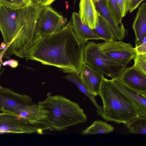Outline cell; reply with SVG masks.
Listing matches in <instances>:
<instances>
[{
    "mask_svg": "<svg viewBox=\"0 0 146 146\" xmlns=\"http://www.w3.org/2000/svg\"><path fill=\"white\" fill-rule=\"evenodd\" d=\"M40 131L38 128L29 124L15 123L0 124V133L31 134Z\"/></svg>",
    "mask_w": 146,
    "mask_h": 146,
    "instance_id": "16",
    "label": "cell"
},
{
    "mask_svg": "<svg viewBox=\"0 0 146 146\" xmlns=\"http://www.w3.org/2000/svg\"><path fill=\"white\" fill-rule=\"evenodd\" d=\"M133 59V66L137 70L146 75V54H136Z\"/></svg>",
    "mask_w": 146,
    "mask_h": 146,
    "instance_id": "23",
    "label": "cell"
},
{
    "mask_svg": "<svg viewBox=\"0 0 146 146\" xmlns=\"http://www.w3.org/2000/svg\"><path fill=\"white\" fill-rule=\"evenodd\" d=\"M94 5L97 11L111 27L116 39L122 40L127 33L123 24L120 25L117 24L108 11L104 0L95 3Z\"/></svg>",
    "mask_w": 146,
    "mask_h": 146,
    "instance_id": "11",
    "label": "cell"
},
{
    "mask_svg": "<svg viewBox=\"0 0 146 146\" xmlns=\"http://www.w3.org/2000/svg\"><path fill=\"white\" fill-rule=\"evenodd\" d=\"M15 123H25L34 126L24 119L18 117L16 114L4 112L0 113V124Z\"/></svg>",
    "mask_w": 146,
    "mask_h": 146,
    "instance_id": "22",
    "label": "cell"
},
{
    "mask_svg": "<svg viewBox=\"0 0 146 146\" xmlns=\"http://www.w3.org/2000/svg\"><path fill=\"white\" fill-rule=\"evenodd\" d=\"M132 28L135 34V47L140 45L146 36V3L144 2L139 7L133 21Z\"/></svg>",
    "mask_w": 146,
    "mask_h": 146,
    "instance_id": "12",
    "label": "cell"
},
{
    "mask_svg": "<svg viewBox=\"0 0 146 146\" xmlns=\"http://www.w3.org/2000/svg\"><path fill=\"white\" fill-rule=\"evenodd\" d=\"M114 127L107 122L101 120H96L85 129L82 131L83 135L108 134L112 132Z\"/></svg>",
    "mask_w": 146,
    "mask_h": 146,
    "instance_id": "19",
    "label": "cell"
},
{
    "mask_svg": "<svg viewBox=\"0 0 146 146\" xmlns=\"http://www.w3.org/2000/svg\"><path fill=\"white\" fill-rule=\"evenodd\" d=\"M84 59L85 64L111 79L119 78L128 64L108 57L101 52L97 43L88 40L84 48Z\"/></svg>",
    "mask_w": 146,
    "mask_h": 146,
    "instance_id": "5",
    "label": "cell"
},
{
    "mask_svg": "<svg viewBox=\"0 0 146 146\" xmlns=\"http://www.w3.org/2000/svg\"><path fill=\"white\" fill-rule=\"evenodd\" d=\"M100 96L103 104L101 116L107 121L125 124L141 116L134 103L111 80L104 78Z\"/></svg>",
    "mask_w": 146,
    "mask_h": 146,
    "instance_id": "4",
    "label": "cell"
},
{
    "mask_svg": "<svg viewBox=\"0 0 146 146\" xmlns=\"http://www.w3.org/2000/svg\"><path fill=\"white\" fill-rule=\"evenodd\" d=\"M132 0H129V5L131 2V1Z\"/></svg>",
    "mask_w": 146,
    "mask_h": 146,
    "instance_id": "36",
    "label": "cell"
},
{
    "mask_svg": "<svg viewBox=\"0 0 146 146\" xmlns=\"http://www.w3.org/2000/svg\"><path fill=\"white\" fill-rule=\"evenodd\" d=\"M145 0H132L129 7V13H132L139 6L140 4L142 1Z\"/></svg>",
    "mask_w": 146,
    "mask_h": 146,
    "instance_id": "26",
    "label": "cell"
},
{
    "mask_svg": "<svg viewBox=\"0 0 146 146\" xmlns=\"http://www.w3.org/2000/svg\"><path fill=\"white\" fill-rule=\"evenodd\" d=\"M38 104L44 117L43 130L62 131L70 126L84 123L87 120L79 105L63 96L49 95Z\"/></svg>",
    "mask_w": 146,
    "mask_h": 146,
    "instance_id": "3",
    "label": "cell"
},
{
    "mask_svg": "<svg viewBox=\"0 0 146 146\" xmlns=\"http://www.w3.org/2000/svg\"><path fill=\"white\" fill-rule=\"evenodd\" d=\"M124 125L128 129L129 133L146 134V116H139Z\"/></svg>",
    "mask_w": 146,
    "mask_h": 146,
    "instance_id": "20",
    "label": "cell"
},
{
    "mask_svg": "<svg viewBox=\"0 0 146 146\" xmlns=\"http://www.w3.org/2000/svg\"><path fill=\"white\" fill-rule=\"evenodd\" d=\"M97 44L106 56L122 63L128 64L136 55L132 44L122 40L105 41Z\"/></svg>",
    "mask_w": 146,
    "mask_h": 146,
    "instance_id": "7",
    "label": "cell"
},
{
    "mask_svg": "<svg viewBox=\"0 0 146 146\" xmlns=\"http://www.w3.org/2000/svg\"><path fill=\"white\" fill-rule=\"evenodd\" d=\"M121 11L122 17H125L129 11V0H116Z\"/></svg>",
    "mask_w": 146,
    "mask_h": 146,
    "instance_id": "24",
    "label": "cell"
},
{
    "mask_svg": "<svg viewBox=\"0 0 146 146\" xmlns=\"http://www.w3.org/2000/svg\"><path fill=\"white\" fill-rule=\"evenodd\" d=\"M33 103L32 98L29 96L19 94L0 86V111L16 114Z\"/></svg>",
    "mask_w": 146,
    "mask_h": 146,
    "instance_id": "8",
    "label": "cell"
},
{
    "mask_svg": "<svg viewBox=\"0 0 146 146\" xmlns=\"http://www.w3.org/2000/svg\"><path fill=\"white\" fill-rule=\"evenodd\" d=\"M20 8L26 6L32 2V0H17Z\"/></svg>",
    "mask_w": 146,
    "mask_h": 146,
    "instance_id": "30",
    "label": "cell"
},
{
    "mask_svg": "<svg viewBox=\"0 0 146 146\" xmlns=\"http://www.w3.org/2000/svg\"><path fill=\"white\" fill-rule=\"evenodd\" d=\"M86 44L76 36L71 20L57 32L37 37L23 58L54 66L64 73L79 75L84 63Z\"/></svg>",
    "mask_w": 146,
    "mask_h": 146,
    "instance_id": "1",
    "label": "cell"
},
{
    "mask_svg": "<svg viewBox=\"0 0 146 146\" xmlns=\"http://www.w3.org/2000/svg\"><path fill=\"white\" fill-rule=\"evenodd\" d=\"M64 77L76 84L80 91L87 96L92 102L96 108L98 115L101 116L103 113V107L98 105L95 99V97L91 94L83 85L80 78L79 75L75 74H70Z\"/></svg>",
    "mask_w": 146,
    "mask_h": 146,
    "instance_id": "18",
    "label": "cell"
},
{
    "mask_svg": "<svg viewBox=\"0 0 146 146\" xmlns=\"http://www.w3.org/2000/svg\"><path fill=\"white\" fill-rule=\"evenodd\" d=\"M44 7L33 2L17 9L0 5V30L13 54L22 58L36 38L37 21Z\"/></svg>",
    "mask_w": 146,
    "mask_h": 146,
    "instance_id": "2",
    "label": "cell"
},
{
    "mask_svg": "<svg viewBox=\"0 0 146 146\" xmlns=\"http://www.w3.org/2000/svg\"><path fill=\"white\" fill-rule=\"evenodd\" d=\"M111 80L120 90L133 101L137 107L141 116H146V96L124 85L118 78Z\"/></svg>",
    "mask_w": 146,
    "mask_h": 146,
    "instance_id": "15",
    "label": "cell"
},
{
    "mask_svg": "<svg viewBox=\"0 0 146 146\" xmlns=\"http://www.w3.org/2000/svg\"><path fill=\"white\" fill-rule=\"evenodd\" d=\"M0 46L3 50L6 49L7 47V45L3 42L1 43Z\"/></svg>",
    "mask_w": 146,
    "mask_h": 146,
    "instance_id": "33",
    "label": "cell"
},
{
    "mask_svg": "<svg viewBox=\"0 0 146 146\" xmlns=\"http://www.w3.org/2000/svg\"><path fill=\"white\" fill-rule=\"evenodd\" d=\"M79 77L82 83L88 91L95 97L100 95L101 86L104 74L84 63Z\"/></svg>",
    "mask_w": 146,
    "mask_h": 146,
    "instance_id": "10",
    "label": "cell"
},
{
    "mask_svg": "<svg viewBox=\"0 0 146 146\" xmlns=\"http://www.w3.org/2000/svg\"><path fill=\"white\" fill-rule=\"evenodd\" d=\"M67 22V19L49 5L45 7L37 21L36 38L59 31L65 27Z\"/></svg>",
    "mask_w": 146,
    "mask_h": 146,
    "instance_id": "6",
    "label": "cell"
},
{
    "mask_svg": "<svg viewBox=\"0 0 146 146\" xmlns=\"http://www.w3.org/2000/svg\"><path fill=\"white\" fill-rule=\"evenodd\" d=\"M7 47L6 48L5 50L3 49L0 46V55L3 53L4 52H5L6 50L8 48V46H7Z\"/></svg>",
    "mask_w": 146,
    "mask_h": 146,
    "instance_id": "34",
    "label": "cell"
},
{
    "mask_svg": "<svg viewBox=\"0 0 146 146\" xmlns=\"http://www.w3.org/2000/svg\"><path fill=\"white\" fill-rule=\"evenodd\" d=\"M134 48L136 54H146V36L144 37L142 44Z\"/></svg>",
    "mask_w": 146,
    "mask_h": 146,
    "instance_id": "25",
    "label": "cell"
},
{
    "mask_svg": "<svg viewBox=\"0 0 146 146\" xmlns=\"http://www.w3.org/2000/svg\"><path fill=\"white\" fill-rule=\"evenodd\" d=\"M118 79L124 85L146 96V75L133 66L126 67Z\"/></svg>",
    "mask_w": 146,
    "mask_h": 146,
    "instance_id": "9",
    "label": "cell"
},
{
    "mask_svg": "<svg viewBox=\"0 0 146 146\" xmlns=\"http://www.w3.org/2000/svg\"><path fill=\"white\" fill-rule=\"evenodd\" d=\"M108 11L117 24H123L121 23L122 17L121 11L116 0H104Z\"/></svg>",
    "mask_w": 146,
    "mask_h": 146,
    "instance_id": "21",
    "label": "cell"
},
{
    "mask_svg": "<svg viewBox=\"0 0 146 146\" xmlns=\"http://www.w3.org/2000/svg\"><path fill=\"white\" fill-rule=\"evenodd\" d=\"M16 9L20 8L17 0H11Z\"/></svg>",
    "mask_w": 146,
    "mask_h": 146,
    "instance_id": "31",
    "label": "cell"
},
{
    "mask_svg": "<svg viewBox=\"0 0 146 146\" xmlns=\"http://www.w3.org/2000/svg\"><path fill=\"white\" fill-rule=\"evenodd\" d=\"M54 1V0H32L33 3L44 7L49 6Z\"/></svg>",
    "mask_w": 146,
    "mask_h": 146,
    "instance_id": "27",
    "label": "cell"
},
{
    "mask_svg": "<svg viewBox=\"0 0 146 146\" xmlns=\"http://www.w3.org/2000/svg\"><path fill=\"white\" fill-rule=\"evenodd\" d=\"M2 64L3 66L9 65L11 68H14L18 66L19 63L18 61L16 60H10L4 62Z\"/></svg>",
    "mask_w": 146,
    "mask_h": 146,
    "instance_id": "28",
    "label": "cell"
},
{
    "mask_svg": "<svg viewBox=\"0 0 146 146\" xmlns=\"http://www.w3.org/2000/svg\"><path fill=\"white\" fill-rule=\"evenodd\" d=\"M78 13L83 23L92 29H95L97 12L93 0H80Z\"/></svg>",
    "mask_w": 146,
    "mask_h": 146,
    "instance_id": "14",
    "label": "cell"
},
{
    "mask_svg": "<svg viewBox=\"0 0 146 146\" xmlns=\"http://www.w3.org/2000/svg\"><path fill=\"white\" fill-rule=\"evenodd\" d=\"M101 0H93V1L94 3L95 4V3L98 2Z\"/></svg>",
    "mask_w": 146,
    "mask_h": 146,
    "instance_id": "35",
    "label": "cell"
},
{
    "mask_svg": "<svg viewBox=\"0 0 146 146\" xmlns=\"http://www.w3.org/2000/svg\"><path fill=\"white\" fill-rule=\"evenodd\" d=\"M71 19L73 31L80 40L86 43L89 40H101L93 30L82 21L78 13L73 12Z\"/></svg>",
    "mask_w": 146,
    "mask_h": 146,
    "instance_id": "13",
    "label": "cell"
},
{
    "mask_svg": "<svg viewBox=\"0 0 146 146\" xmlns=\"http://www.w3.org/2000/svg\"><path fill=\"white\" fill-rule=\"evenodd\" d=\"M0 5L11 9H16L11 0H0Z\"/></svg>",
    "mask_w": 146,
    "mask_h": 146,
    "instance_id": "29",
    "label": "cell"
},
{
    "mask_svg": "<svg viewBox=\"0 0 146 146\" xmlns=\"http://www.w3.org/2000/svg\"><path fill=\"white\" fill-rule=\"evenodd\" d=\"M97 12V19L94 32L101 39L105 41L116 39L114 33L109 25Z\"/></svg>",
    "mask_w": 146,
    "mask_h": 146,
    "instance_id": "17",
    "label": "cell"
},
{
    "mask_svg": "<svg viewBox=\"0 0 146 146\" xmlns=\"http://www.w3.org/2000/svg\"><path fill=\"white\" fill-rule=\"evenodd\" d=\"M5 52L2 53L0 55V70L1 69V65L3 64V62H2V58L3 57V55L5 53Z\"/></svg>",
    "mask_w": 146,
    "mask_h": 146,
    "instance_id": "32",
    "label": "cell"
}]
</instances>
